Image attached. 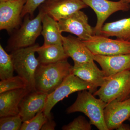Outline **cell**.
Listing matches in <instances>:
<instances>
[{
    "label": "cell",
    "mask_w": 130,
    "mask_h": 130,
    "mask_svg": "<svg viewBox=\"0 0 130 130\" xmlns=\"http://www.w3.org/2000/svg\"><path fill=\"white\" fill-rule=\"evenodd\" d=\"M72 66L67 59L48 64H40L35 72V89L49 94L72 73Z\"/></svg>",
    "instance_id": "obj_1"
},
{
    "label": "cell",
    "mask_w": 130,
    "mask_h": 130,
    "mask_svg": "<svg viewBox=\"0 0 130 130\" xmlns=\"http://www.w3.org/2000/svg\"><path fill=\"white\" fill-rule=\"evenodd\" d=\"M107 103L96 98L89 90L78 91L75 102L66 110L67 113L80 112L89 119L91 124L99 130H108L104 118V109Z\"/></svg>",
    "instance_id": "obj_2"
},
{
    "label": "cell",
    "mask_w": 130,
    "mask_h": 130,
    "mask_svg": "<svg viewBox=\"0 0 130 130\" xmlns=\"http://www.w3.org/2000/svg\"><path fill=\"white\" fill-rule=\"evenodd\" d=\"M93 95L107 103L115 100L123 101L129 98L130 70L106 77L104 83Z\"/></svg>",
    "instance_id": "obj_3"
},
{
    "label": "cell",
    "mask_w": 130,
    "mask_h": 130,
    "mask_svg": "<svg viewBox=\"0 0 130 130\" xmlns=\"http://www.w3.org/2000/svg\"><path fill=\"white\" fill-rule=\"evenodd\" d=\"M38 44H35L26 47L15 50L11 53L14 70L18 75L28 83L32 90H35V72L40 63L35 56Z\"/></svg>",
    "instance_id": "obj_4"
},
{
    "label": "cell",
    "mask_w": 130,
    "mask_h": 130,
    "mask_svg": "<svg viewBox=\"0 0 130 130\" xmlns=\"http://www.w3.org/2000/svg\"><path fill=\"white\" fill-rule=\"evenodd\" d=\"M43 13V11L40 9L38 14L35 18L30 19L28 14L26 15L19 30L9 41L7 47L8 51L12 52L35 44L37 38L41 34L42 20Z\"/></svg>",
    "instance_id": "obj_5"
},
{
    "label": "cell",
    "mask_w": 130,
    "mask_h": 130,
    "mask_svg": "<svg viewBox=\"0 0 130 130\" xmlns=\"http://www.w3.org/2000/svg\"><path fill=\"white\" fill-rule=\"evenodd\" d=\"M89 90L94 93L97 90L91 84L87 83L71 73L54 90L48 95L43 112L46 116H51V109L56 103L77 91Z\"/></svg>",
    "instance_id": "obj_6"
},
{
    "label": "cell",
    "mask_w": 130,
    "mask_h": 130,
    "mask_svg": "<svg viewBox=\"0 0 130 130\" xmlns=\"http://www.w3.org/2000/svg\"><path fill=\"white\" fill-rule=\"evenodd\" d=\"M83 41L94 55L130 54V42L121 39L113 40L102 35H94Z\"/></svg>",
    "instance_id": "obj_7"
},
{
    "label": "cell",
    "mask_w": 130,
    "mask_h": 130,
    "mask_svg": "<svg viewBox=\"0 0 130 130\" xmlns=\"http://www.w3.org/2000/svg\"><path fill=\"white\" fill-rule=\"evenodd\" d=\"M87 6L90 7L95 12L97 22L94 28V35H100L105 21L109 16L116 12L128 11L130 4L121 0L118 1L109 0H82Z\"/></svg>",
    "instance_id": "obj_8"
},
{
    "label": "cell",
    "mask_w": 130,
    "mask_h": 130,
    "mask_svg": "<svg viewBox=\"0 0 130 130\" xmlns=\"http://www.w3.org/2000/svg\"><path fill=\"white\" fill-rule=\"evenodd\" d=\"M61 32L71 33L83 41L89 39L94 35V28L88 22V18L81 10L58 21Z\"/></svg>",
    "instance_id": "obj_9"
},
{
    "label": "cell",
    "mask_w": 130,
    "mask_h": 130,
    "mask_svg": "<svg viewBox=\"0 0 130 130\" xmlns=\"http://www.w3.org/2000/svg\"><path fill=\"white\" fill-rule=\"evenodd\" d=\"M27 0L0 2V29L11 32L21 24V13Z\"/></svg>",
    "instance_id": "obj_10"
},
{
    "label": "cell",
    "mask_w": 130,
    "mask_h": 130,
    "mask_svg": "<svg viewBox=\"0 0 130 130\" xmlns=\"http://www.w3.org/2000/svg\"><path fill=\"white\" fill-rule=\"evenodd\" d=\"M40 6V9L57 21L88 7L82 0L45 1Z\"/></svg>",
    "instance_id": "obj_11"
},
{
    "label": "cell",
    "mask_w": 130,
    "mask_h": 130,
    "mask_svg": "<svg viewBox=\"0 0 130 130\" xmlns=\"http://www.w3.org/2000/svg\"><path fill=\"white\" fill-rule=\"evenodd\" d=\"M104 113L108 130L117 129L130 117V97L123 101L115 100L108 103Z\"/></svg>",
    "instance_id": "obj_12"
},
{
    "label": "cell",
    "mask_w": 130,
    "mask_h": 130,
    "mask_svg": "<svg viewBox=\"0 0 130 130\" xmlns=\"http://www.w3.org/2000/svg\"><path fill=\"white\" fill-rule=\"evenodd\" d=\"M48 94L37 91L31 90L25 96L19 105V115L23 122L32 119L43 111Z\"/></svg>",
    "instance_id": "obj_13"
},
{
    "label": "cell",
    "mask_w": 130,
    "mask_h": 130,
    "mask_svg": "<svg viewBox=\"0 0 130 130\" xmlns=\"http://www.w3.org/2000/svg\"><path fill=\"white\" fill-rule=\"evenodd\" d=\"M94 60L100 65L106 77L130 70V54L113 55H94Z\"/></svg>",
    "instance_id": "obj_14"
},
{
    "label": "cell",
    "mask_w": 130,
    "mask_h": 130,
    "mask_svg": "<svg viewBox=\"0 0 130 130\" xmlns=\"http://www.w3.org/2000/svg\"><path fill=\"white\" fill-rule=\"evenodd\" d=\"M65 53L74 63H87L94 60V55L79 38L69 35L63 37Z\"/></svg>",
    "instance_id": "obj_15"
},
{
    "label": "cell",
    "mask_w": 130,
    "mask_h": 130,
    "mask_svg": "<svg viewBox=\"0 0 130 130\" xmlns=\"http://www.w3.org/2000/svg\"><path fill=\"white\" fill-rule=\"evenodd\" d=\"M31 90L27 87L0 93V118L19 115L20 103Z\"/></svg>",
    "instance_id": "obj_16"
},
{
    "label": "cell",
    "mask_w": 130,
    "mask_h": 130,
    "mask_svg": "<svg viewBox=\"0 0 130 130\" xmlns=\"http://www.w3.org/2000/svg\"><path fill=\"white\" fill-rule=\"evenodd\" d=\"M74 63L72 74L91 84L96 89L104 83L106 77L105 73L98 68L94 60L85 63Z\"/></svg>",
    "instance_id": "obj_17"
},
{
    "label": "cell",
    "mask_w": 130,
    "mask_h": 130,
    "mask_svg": "<svg viewBox=\"0 0 130 130\" xmlns=\"http://www.w3.org/2000/svg\"><path fill=\"white\" fill-rule=\"evenodd\" d=\"M42 22L41 34L44 40L43 45L63 44V36L60 29L58 21L44 13Z\"/></svg>",
    "instance_id": "obj_18"
},
{
    "label": "cell",
    "mask_w": 130,
    "mask_h": 130,
    "mask_svg": "<svg viewBox=\"0 0 130 130\" xmlns=\"http://www.w3.org/2000/svg\"><path fill=\"white\" fill-rule=\"evenodd\" d=\"M100 35L130 42V17L105 24Z\"/></svg>",
    "instance_id": "obj_19"
},
{
    "label": "cell",
    "mask_w": 130,
    "mask_h": 130,
    "mask_svg": "<svg viewBox=\"0 0 130 130\" xmlns=\"http://www.w3.org/2000/svg\"><path fill=\"white\" fill-rule=\"evenodd\" d=\"M40 64H48L67 59L63 44H55L39 46L36 51Z\"/></svg>",
    "instance_id": "obj_20"
},
{
    "label": "cell",
    "mask_w": 130,
    "mask_h": 130,
    "mask_svg": "<svg viewBox=\"0 0 130 130\" xmlns=\"http://www.w3.org/2000/svg\"><path fill=\"white\" fill-rule=\"evenodd\" d=\"M14 68L11 55L0 45V79L1 80L14 76Z\"/></svg>",
    "instance_id": "obj_21"
},
{
    "label": "cell",
    "mask_w": 130,
    "mask_h": 130,
    "mask_svg": "<svg viewBox=\"0 0 130 130\" xmlns=\"http://www.w3.org/2000/svg\"><path fill=\"white\" fill-rule=\"evenodd\" d=\"M27 87L29 86L27 82L23 78L18 75L8 79L1 80L0 81V93L8 91Z\"/></svg>",
    "instance_id": "obj_22"
},
{
    "label": "cell",
    "mask_w": 130,
    "mask_h": 130,
    "mask_svg": "<svg viewBox=\"0 0 130 130\" xmlns=\"http://www.w3.org/2000/svg\"><path fill=\"white\" fill-rule=\"evenodd\" d=\"M43 111L38 113L36 116L28 121L23 122L20 130H40L49 118Z\"/></svg>",
    "instance_id": "obj_23"
},
{
    "label": "cell",
    "mask_w": 130,
    "mask_h": 130,
    "mask_svg": "<svg viewBox=\"0 0 130 130\" xmlns=\"http://www.w3.org/2000/svg\"><path fill=\"white\" fill-rule=\"evenodd\" d=\"M23 120L19 115L1 117L0 130H20Z\"/></svg>",
    "instance_id": "obj_24"
},
{
    "label": "cell",
    "mask_w": 130,
    "mask_h": 130,
    "mask_svg": "<svg viewBox=\"0 0 130 130\" xmlns=\"http://www.w3.org/2000/svg\"><path fill=\"white\" fill-rule=\"evenodd\" d=\"M91 123L86 120L83 116H78L73 121L66 125L63 126V130H91L92 129Z\"/></svg>",
    "instance_id": "obj_25"
},
{
    "label": "cell",
    "mask_w": 130,
    "mask_h": 130,
    "mask_svg": "<svg viewBox=\"0 0 130 130\" xmlns=\"http://www.w3.org/2000/svg\"><path fill=\"white\" fill-rule=\"evenodd\" d=\"M46 0H27L21 13V17H23L27 14L32 18L34 12Z\"/></svg>",
    "instance_id": "obj_26"
},
{
    "label": "cell",
    "mask_w": 130,
    "mask_h": 130,
    "mask_svg": "<svg viewBox=\"0 0 130 130\" xmlns=\"http://www.w3.org/2000/svg\"><path fill=\"white\" fill-rule=\"evenodd\" d=\"M53 117L49 118L42 126L41 130H54L56 126V123L53 119Z\"/></svg>",
    "instance_id": "obj_27"
},
{
    "label": "cell",
    "mask_w": 130,
    "mask_h": 130,
    "mask_svg": "<svg viewBox=\"0 0 130 130\" xmlns=\"http://www.w3.org/2000/svg\"><path fill=\"white\" fill-rule=\"evenodd\" d=\"M118 130H130V126L126 124L122 123L117 128Z\"/></svg>",
    "instance_id": "obj_28"
},
{
    "label": "cell",
    "mask_w": 130,
    "mask_h": 130,
    "mask_svg": "<svg viewBox=\"0 0 130 130\" xmlns=\"http://www.w3.org/2000/svg\"><path fill=\"white\" fill-rule=\"evenodd\" d=\"M121 1L123 2L126 3L130 4V0H121Z\"/></svg>",
    "instance_id": "obj_29"
},
{
    "label": "cell",
    "mask_w": 130,
    "mask_h": 130,
    "mask_svg": "<svg viewBox=\"0 0 130 130\" xmlns=\"http://www.w3.org/2000/svg\"><path fill=\"white\" fill-rule=\"evenodd\" d=\"M58 1V0H46L45 1L47 2H52L56 1Z\"/></svg>",
    "instance_id": "obj_30"
},
{
    "label": "cell",
    "mask_w": 130,
    "mask_h": 130,
    "mask_svg": "<svg viewBox=\"0 0 130 130\" xmlns=\"http://www.w3.org/2000/svg\"><path fill=\"white\" fill-rule=\"evenodd\" d=\"M14 1V0H0V2H1L8 1Z\"/></svg>",
    "instance_id": "obj_31"
},
{
    "label": "cell",
    "mask_w": 130,
    "mask_h": 130,
    "mask_svg": "<svg viewBox=\"0 0 130 130\" xmlns=\"http://www.w3.org/2000/svg\"><path fill=\"white\" fill-rule=\"evenodd\" d=\"M128 120H129V122L130 123V117H129V119H128Z\"/></svg>",
    "instance_id": "obj_32"
},
{
    "label": "cell",
    "mask_w": 130,
    "mask_h": 130,
    "mask_svg": "<svg viewBox=\"0 0 130 130\" xmlns=\"http://www.w3.org/2000/svg\"><path fill=\"white\" fill-rule=\"evenodd\" d=\"M130 97H129V98H130Z\"/></svg>",
    "instance_id": "obj_33"
}]
</instances>
